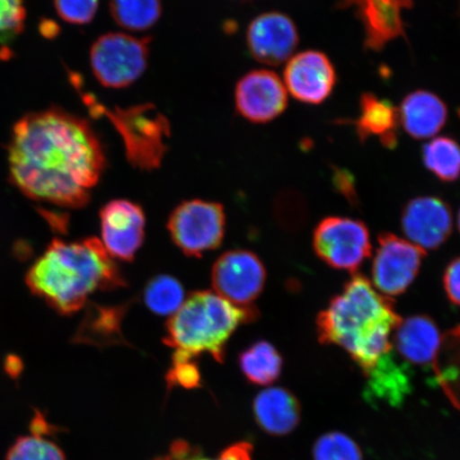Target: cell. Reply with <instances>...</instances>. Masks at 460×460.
Returning a JSON list of instances; mask_svg holds the SVG:
<instances>
[{
	"instance_id": "cell-1",
	"label": "cell",
	"mask_w": 460,
	"mask_h": 460,
	"mask_svg": "<svg viewBox=\"0 0 460 460\" xmlns=\"http://www.w3.org/2000/svg\"><path fill=\"white\" fill-rule=\"evenodd\" d=\"M8 158L10 180L26 197L75 209L89 203L107 165L88 120L59 107L17 120Z\"/></svg>"
},
{
	"instance_id": "cell-33",
	"label": "cell",
	"mask_w": 460,
	"mask_h": 460,
	"mask_svg": "<svg viewBox=\"0 0 460 460\" xmlns=\"http://www.w3.org/2000/svg\"><path fill=\"white\" fill-rule=\"evenodd\" d=\"M444 285L448 300L460 307V256L447 267Z\"/></svg>"
},
{
	"instance_id": "cell-10",
	"label": "cell",
	"mask_w": 460,
	"mask_h": 460,
	"mask_svg": "<svg viewBox=\"0 0 460 460\" xmlns=\"http://www.w3.org/2000/svg\"><path fill=\"white\" fill-rule=\"evenodd\" d=\"M267 271L261 258L246 250L224 252L212 268L211 281L217 295L239 307H254L266 285Z\"/></svg>"
},
{
	"instance_id": "cell-17",
	"label": "cell",
	"mask_w": 460,
	"mask_h": 460,
	"mask_svg": "<svg viewBox=\"0 0 460 460\" xmlns=\"http://www.w3.org/2000/svg\"><path fill=\"white\" fill-rule=\"evenodd\" d=\"M436 322L429 315H412L401 321L393 336V348L412 365L434 364L441 344Z\"/></svg>"
},
{
	"instance_id": "cell-22",
	"label": "cell",
	"mask_w": 460,
	"mask_h": 460,
	"mask_svg": "<svg viewBox=\"0 0 460 460\" xmlns=\"http://www.w3.org/2000/svg\"><path fill=\"white\" fill-rule=\"evenodd\" d=\"M284 359L279 349L268 341H257L239 356V367L246 381L269 386L278 381L283 371Z\"/></svg>"
},
{
	"instance_id": "cell-34",
	"label": "cell",
	"mask_w": 460,
	"mask_h": 460,
	"mask_svg": "<svg viewBox=\"0 0 460 460\" xmlns=\"http://www.w3.org/2000/svg\"><path fill=\"white\" fill-rule=\"evenodd\" d=\"M333 185L339 190L343 197L347 198L349 203L358 204V194H356L354 178L349 171L336 169L333 172Z\"/></svg>"
},
{
	"instance_id": "cell-27",
	"label": "cell",
	"mask_w": 460,
	"mask_h": 460,
	"mask_svg": "<svg viewBox=\"0 0 460 460\" xmlns=\"http://www.w3.org/2000/svg\"><path fill=\"white\" fill-rule=\"evenodd\" d=\"M146 306L156 315L175 314L185 302V289L180 280L168 274H159L148 280L143 291Z\"/></svg>"
},
{
	"instance_id": "cell-4",
	"label": "cell",
	"mask_w": 460,
	"mask_h": 460,
	"mask_svg": "<svg viewBox=\"0 0 460 460\" xmlns=\"http://www.w3.org/2000/svg\"><path fill=\"white\" fill-rule=\"evenodd\" d=\"M257 315L255 307H239L215 291H195L170 316L164 342L174 349L172 360H197L208 354L222 364L230 337Z\"/></svg>"
},
{
	"instance_id": "cell-11",
	"label": "cell",
	"mask_w": 460,
	"mask_h": 460,
	"mask_svg": "<svg viewBox=\"0 0 460 460\" xmlns=\"http://www.w3.org/2000/svg\"><path fill=\"white\" fill-rule=\"evenodd\" d=\"M102 243L113 259L134 261L146 238V215L140 205L113 199L100 212Z\"/></svg>"
},
{
	"instance_id": "cell-5",
	"label": "cell",
	"mask_w": 460,
	"mask_h": 460,
	"mask_svg": "<svg viewBox=\"0 0 460 460\" xmlns=\"http://www.w3.org/2000/svg\"><path fill=\"white\" fill-rule=\"evenodd\" d=\"M84 101L95 117L106 115L119 135L122 137L126 156L134 168L153 171L159 168L168 152L171 136L169 119L153 103L129 108L109 109L93 96L84 95Z\"/></svg>"
},
{
	"instance_id": "cell-23",
	"label": "cell",
	"mask_w": 460,
	"mask_h": 460,
	"mask_svg": "<svg viewBox=\"0 0 460 460\" xmlns=\"http://www.w3.org/2000/svg\"><path fill=\"white\" fill-rule=\"evenodd\" d=\"M433 367L437 383L460 411V325L442 336Z\"/></svg>"
},
{
	"instance_id": "cell-28",
	"label": "cell",
	"mask_w": 460,
	"mask_h": 460,
	"mask_svg": "<svg viewBox=\"0 0 460 460\" xmlns=\"http://www.w3.org/2000/svg\"><path fill=\"white\" fill-rule=\"evenodd\" d=\"M5 460H66L55 442L41 434L19 437L10 447Z\"/></svg>"
},
{
	"instance_id": "cell-35",
	"label": "cell",
	"mask_w": 460,
	"mask_h": 460,
	"mask_svg": "<svg viewBox=\"0 0 460 460\" xmlns=\"http://www.w3.org/2000/svg\"><path fill=\"white\" fill-rule=\"evenodd\" d=\"M252 452L250 442L243 441L228 447L215 459L204 457L201 453L198 460H252Z\"/></svg>"
},
{
	"instance_id": "cell-16",
	"label": "cell",
	"mask_w": 460,
	"mask_h": 460,
	"mask_svg": "<svg viewBox=\"0 0 460 460\" xmlns=\"http://www.w3.org/2000/svg\"><path fill=\"white\" fill-rule=\"evenodd\" d=\"M401 227L408 241L425 252L438 249L452 234L451 207L438 197L412 199L402 210Z\"/></svg>"
},
{
	"instance_id": "cell-32",
	"label": "cell",
	"mask_w": 460,
	"mask_h": 460,
	"mask_svg": "<svg viewBox=\"0 0 460 460\" xmlns=\"http://www.w3.org/2000/svg\"><path fill=\"white\" fill-rule=\"evenodd\" d=\"M165 379L169 389L200 387L201 374L197 360H172V366L166 373Z\"/></svg>"
},
{
	"instance_id": "cell-6",
	"label": "cell",
	"mask_w": 460,
	"mask_h": 460,
	"mask_svg": "<svg viewBox=\"0 0 460 460\" xmlns=\"http://www.w3.org/2000/svg\"><path fill=\"white\" fill-rule=\"evenodd\" d=\"M151 42L122 32L102 34L90 50L92 72L106 88H128L146 71Z\"/></svg>"
},
{
	"instance_id": "cell-25",
	"label": "cell",
	"mask_w": 460,
	"mask_h": 460,
	"mask_svg": "<svg viewBox=\"0 0 460 460\" xmlns=\"http://www.w3.org/2000/svg\"><path fill=\"white\" fill-rule=\"evenodd\" d=\"M425 168L442 182H454L460 177V146L451 137H434L422 147Z\"/></svg>"
},
{
	"instance_id": "cell-31",
	"label": "cell",
	"mask_w": 460,
	"mask_h": 460,
	"mask_svg": "<svg viewBox=\"0 0 460 460\" xmlns=\"http://www.w3.org/2000/svg\"><path fill=\"white\" fill-rule=\"evenodd\" d=\"M58 15L72 25H86L94 20L99 0H54Z\"/></svg>"
},
{
	"instance_id": "cell-14",
	"label": "cell",
	"mask_w": 460,
	"mask_h": 460,
	"mask_svg": "<svg viewBox=\"0 0 460 460\" xmlns=\"http://www.w3.org/2000/svg\"><path fill=\"white\" fill-rule=\"evenodd\" d=\"M300 34L296 22L285 13L272 11L251 22L246 32L247 49L258 62L279 66L295 53Z\"/></svg>"
},
{
	"instance_id": "cell-29",
	"label": "cell",
	"mask_w": 460,
	"mask_h": 460,
	"mask_svg": "<svg viewBox=\"0 0 460 460\" xmlns=\"http://www.w3.org/2000/svg\"><path fill=\"white\" fill-rule=\"evenodd\" d=\"M314 460H364L360 447L341 431H330L316 439Z\"/></svg>"
},
{
	"instance_id": "cell-30",
	"label": "cell",
	"mask_w": 460,
	"mask_h": 460,
	"mask_svg": "<svg viewBox=\"0 0 460 460\" xmlns=\"http://www.w3.org/2000/svg\"><path fill=\"white\" fill-rule=\"evenodd\" d=\"M25 0H0V42H8L24 31Z\"/></svg>"
},
{
	"instance_id": "cell-20",
	"label": "cell",
	"mask_w": 460,
	"mask_h": 460,
	"mask_svg": "<svg viewBox=\"0 0 460 460\" xmlns=\"http://www.w3.org/2000/svg\"><path fill=\"white\" fill-rule=\"evenodd\" d=\"M359 108L358 118L347 122L354 125L361 144L374 137L385 147L394 149L398 146L399 109L393 102L367 92L360 96Z\"/></svg>"
},
{
	"instance_id": "cell-21",
	"label": "cell",
	"mask_w": 460,
	"mask_h": 460,
	"mask_svg": "<svg viewBox=\"0 0 460 460\" xmlns=\"http://www.w3.org/2000/svg\"><path fill=\"white\" fill-rule=\"evenodd\" d=\"M128 306H92L80 324L75 341L105 348L125 342L120 325Z\"/></svg>"
},
{
	"instance_id": "cell-2",
	"label": "cell",
	"mask_w": 460,
	"mask_h": 460,
	"mask_svg": "<svg viewBox=\"0 0 460 460\" xmlns=\"http://www.w3.org/2000/svg\"><path fill=\"white\" fill-rule=\"evenodd\" d=\"M401 321L391 297L356 274L316 316V335L322 344L344 349L367 376L391 353L393 333Z\"/></svg>"
},
{
	"instance_id": "cell-3",
	"label": "cell",
	"mask_w": 460,
	"mask_h": 460,
	"mask_svg": "<svg viewBox=\"0 0 460 460\" xmlns=\"http://www.w3.org/2000/svg\"><path fill=\"white\" fill-rule=\"evenodd\" d=\"M33 293L65 315L77 313L96 291L126 287L114 259L97 238L75 243L56 239L29 270Z\"/></svg>"
},
{
	"instance_id": "cell-9",
	"label": "cell",
	"mask_w": 460,
	"mask_h": 460,
	"mask_svg": "<svg viewBox=\"0 0 460 460\" xmlns=\"http://www.w3.org/2000/svg\"><path fill=\"white\" fill-rule=\"evenodd\" d=\"M427 252L391 233L378 235L372 264L376 289L388 297L402 295L415 281Z\"/></svg>"
},
{
	"instance_id": "cell-36",
	"label": "cell",
	"mask_w": 460,
	"mask_h": 460,
	"mask_svg": "<svg viewBox=\"0 0 460 460\" xmlns=\"http://www.w3.org/2000/svg\"><path fill=\"white\" fill-rule=\"evenodd\" d=\"M457 226H458L459 233H460V209L458 211V216H457Z\"/></svg>"
},
{
	"instance_id": "cell-7",
	"label": "cell",
	"mask_w": 460,
	"mask_h": 460,
	"mask_svg": "<svg viewBox=\"0 0 460 460\" xmlns=\"http://www.w3.org/2000/svg\"><path fill=\"white\" fill-rule=\"evenodd\" d=\"M226 216L216 201L190 199L172 210L168 230L172 243L189 257L217 250L226 235Z\"/></svg>"
},
{
	"instance_id": "cell-24",
	"label": "cell",
	"mask_w": 460,
	"mask_h": 460,
	"mask_svg": "<svg viewBox=\"0 0 460 460\" xmlns=\"http://www.w3.org/2000/svg\"><path fill=\"white\" fill-rule=\"evenodd\" d=\"M366 377L369 381L367 390L372 396L386 400L390 404L400 402L410 393V373L394 360L391 353L384 356Z\"/></svg>"
},
{
	"instance_id": "cell-26",
	"label": "cell",
	"mask_w": 460,
	"mask_h": 460,
	"mask_svg": "<svg viewBox=\"0 0 460 460\" xmlns=\"http://www.w3.org/2000/svg\"><path fill=\"white\" fill-rule=\"evenodd\" d=\"M112 19L130 31H146L157 24L163 14V0H111Z\"/></svg>"
},
{
	"instance_id": "cell-18",
	"label": "cell",
	"mask_w": 460,
	"mask_h": 460,
	"mask_svg": "<svg viewBox=\"0 0 460 460\" xmlns=\"http://www.w3.org/2000/svg\"><path fill=\"white\" fill-rule=\"evenodd\" d=\"M448 117L446 102L433 92L417 90L405 96L399 109L400 125L413 139L435 137Z\"/></svg>"
},
{
	"instance_id": "cell-13",
	"label": "cell",
	"mask_w": 460,
	"mask_h": 460,
	"mask_svg": "<svg viewBox=\"0 0 460 460\" xmlns=\"http://www.w3.org/2000/svg\"><path fill=\"white\" fill-rule=\"evenodd\" d=\"M413 7V0H338L336 9L354 8L365 31V49L382 51L398 38L406 39L402 13Z\"/></svg>"
},
{
	"instance_id": "cell-15",
	"label": "cell",
	"mask_w": 460,
	"mask_h": 460,
	"mask_svg": "<svg viewBox=\"0 0 460 460\" xmlns=\"http://www.w3.org/2000/svg\"><path fill=\"white\" fill-rule=\"evenodd\" d=\"M284 82L287 91L296 101L319 105L329 99L335 89L336 68L322 51L305 50L288 61Z\"/></svg>"
},
{
	"instance_id": "cell-19",
	"label": "cell",
	"mask_w": 460,
	"mask_h": 460,
	"mask_svg": "<svg viewBox=\"0 0 460 460\" xmlns=\"http://www.w3.org/2000/svg\"><path fill=\"white\" fill-rule=\"evenodd\" d=\"M301 411L296 396L283 387L262 390L252 402L258 427L271 436L292 433L300 424Z\"/></svg>"
},
{
	"instance_id": "cell-8",
	"label": "cell",
	"mask_w": 460,
	"mask_h": 460,
	"mask_svg": "<svg viewBox=\"0 0 460 460\" xmlns=\"http://www.w3.org/2000/svg\"><path fill=\"white\" fill-rule=\"evenodd\" d=\"M316 256L327 266L356 272L372 251L369 229L352 217H327L314 228Z\"/></svg>"
},
{
	"instance_id": "cell-12",
	"label": "cell",
	"mask_w": 460,
	"mask_h": 460,
	"mask_svg": "<svg viewBox=\"0 0 460 460\" xmlns=\"http://www.w3.org/2000/svg\"><path fill=\"white\" fill-rule=\"evenodd\" d=\"M234 105L241 117L252 123L272 122L288 106L285 84L270 70L247 73L235 86Z\"/></svg>"
}]
</instances>
